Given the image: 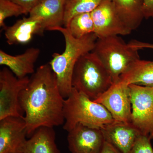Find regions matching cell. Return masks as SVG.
Masks as SVG:
<instances>
[{"instance_id": "1", "label": "cell", "mask_w": 153, "mask_h": 153, "mask_svg": "<svg viewBox=\"0 0 153 153\" xmlns=\"http://www.w3.org/2000/svg\"><path fill=\"white\" fill-rule=\"evenodd\" d=\"M64 100L49 63L38 67L19 96L27 137H30L41 127L63 125Z\"/></svg>"}, {"instance_id": "2", "label": "cell", "mask_w": 153, "mask_h": 153, "mask_svg": "<svg viewBox=\"0 0 153 153\" xmlns=\"http://www.w3.org/2000/svg\"><path fill=\"white\" fill-rule=\"evenodd\" d=\"M52 31H59L65 39L64 52L61 54L54 53L49 63L56 76L60 93L65 99L73 88L72 74L76 62L82 55L93 50L97 38L93 33L77 39L71 36L64 27L55 28Z\"/></svg>"}, {"instance_id": "3", "label": "cell", "mask_w": 153, "mask_h": 153, "mask_svg": "<svg viewBox=\"0 0 153 153\" xmlns=\"http://www.w3.org/2000/svg\"><path fill=\"white\" fill-rule=\"evenodd\" d=\"M63 128L67 132L78 124L102 128L114 121L109 111L102 105L72 88L64 99Z\"/></svg>"}, {"instance_id": "4", "label": "cell", "mask_w": 153, "mask_h": 153, "mask_svg": "<svg viewBox=\"0 0 153 153\" xmlns=\"http://www.w3.org/2000/svg\"><path fill=\"white\" fill-rule=\"evenodd\" d=\"M113 83L110 74L92 52L82 55L74 66L72 87L93 101Z\"/></svg>"}, {"instance_id": "5", "label": "cell", "mask_w": 153, "mask_h": 153, "mask_svg": "<svg viewBox=\"0 0 153 153\" xmlns=\"http://www.w3.org/2000/svg\"><path fill=\"white\" fill-rule=\"evenodd\" d=\"M139 50L126 44L119 36L97 38L93 52L112 77L119 80L140 60Z\"/></svg>"}, {"instance_id": "6", "label": "cell", "mask_w": 153, "mask_h": 153, "mask_svg": "<svg viewBox=\"0 0 153 153\" xmlns=\"http://www.w3.org/2000/svg\"><path fill=\"white\" fill-rule=\"evenodd\" d=\"M131 123L143 135L153 140V87L130 84Z\"/></svg>"}, {"instance_id": "7", "label": "cell", "mask_w": 153, "mask_h": 153, "mask_svg": "<svg viewBox=\"0 0 153 153\" xmlns=\"http://www.w3.org/2000/svg\"><path fill=\"white\" fill-rule=\"evenodd\" d=\"M28 76L18 78L7 67L0 71V120L8 117H24L19 96L30 80Z\"/></svg>"}, {"instance_id": "8", "label": "cell", "mask_w": 153, "mask_h": 153, "mask_svg": "<svg viewBox=\"0 0 153 153\" xmlns=\"http://www.w3.org/2000/svg\"><path fill=\"white\" fill-rule=\"evenodd\" d=\"M95 102L101 104L112 116L115 121L130 123L131 104L128 84L119 80L102 94Z\"/></svg>"}, {"instance_id": "9", "label": "cell", "mask_w": 153, "mask_h": 153, "mask_svg": "<svg viewBox=\"0 0 153 153\" xmlns=\"http://www.w3.org/2000/svg\"><path fill=\"white\" fill-rule=\"evenodd\" d=\"M91 14L97 38L127 36L132 32L119 15L111 0H103Z\"/></svg>"}, {"instance_id": "10", "label": "cell", "mask_w": 153, "mask_h": 153, "mask_svg": "<svg viewBox=\"0 0 153 153\" xmlns=\"http://www.w3.org/2000/svg\"><path fill=\"white\" fill-rule=\"evenodd\" d=\"M27 137L24 117H8L0 120V153H25Z\"/></svg>"}, {"instance_id": "11", "label": "cell", "mask_w": 153, "mask_h": 153, "mask_svg": "<svg viewBox=\"0 0 153 153\" xmlns=\"http://www.w3.org/2000/svg\"><path fill=\"white\" fill-rule=\"evenodd\" d=\"M71 153H100L105 143L101 128L78 124L68 132Z\"/></svg>"}, {"instance_id": "12", "label": "cell", "mask_w": 153, "mask_h": 153, "mask_svg": "<svg viewBox=\"0 0 153 153\" xmlns=\"http://www.w3.org/2000/svg\"><path fill=\"white\" fill-rule=\"evenodd\" d=\"M105 141L121 153H130L140 133L131 123L114 121L101 128Z\"/></svg>"}, {"instance_id": "13", "label": "cell", "mask_w": 153, "mask_h": 153, "mask_svg": "<svg viewBox=\"0 0 153 153\" xmlns=\"http://www.w3.org/2000/svg\"><path fill=\"white\" fill-rule=\"evenodd\" d=\"M4 30L7 42L10 45L27 44L34 36H42L46 30L41 19L30 16L19 19Z\"/></svg>"}, {"instance_id": "14", "label": "cell", "mask_w": 153, "mask_h": 153, "mask_svg": "<svg viewBox=\"0 0 153 153\" xmlns=\"http://www.w3.org/2000/svg\"><path fill=\"white\" fill-rule=\"evenodd\" d=\"M40 49L31 47L16 56L0 50V65L8 68L18 78H23L35 72V64L40 55Z\"/></svg>"}, {"instance_id": "15", "label": "cell", "mask_w": 153, "mask_h": 153, "mask_svg": "<svg viewBox=\"0 0 153 153\" xmlns=\"http://www.w3.org/2000/svg\"><path fill=\"white\" fill-rule=\"evenodd\" d=\"M66 0H44L32 9L29 16L41 20L46 30L52 31L63 25Z\"/></svg>"}, {"instance_id": "16", "label": "cell", "mask_w": 153, "mask_h": 153, "mask_svg": "<svg viewBox=\"0 0 153 153\" xmlns=\"http://www.w3.org/2000/svg\"><path fill=\"white\" fill-rule=\"evenodd\" d=\"M54 128L41 127L27 140L25 153H62L55 142Z\"/></svg>"}, {"instance_id": "17", "label": "cell", "mask_w": 153, "mask_h": 153, "mask_svg": "<svg viewBox=\"0 0 153 153\" xmlns=\"http://www.w3.org/2000/svg\"><path fill=\"white\" fill-rule=\"evenodd\" d=\"M119 15L132 31L137 29L144 19L141 0H111Z\"/></svg>"}, {"instance_id": "18", "label": "cell", "mask_w": 153, "mask_h": 153, "mask_svg": "<svg viewBox=\"0 0 153 153\" xmlns=\"http://www.w3.org/2000/svg\"><path fill=\"white\" fill-rule=\"evenodd\" d=\"M119 80L128 85L153 87V60L140 59L126 73L120 76Z\"/></svg>"}, {"instance_id": "19", "label": "cell", "mask_w": 153, "mask_h": 153, "mask_svg": "<svg viewBox=\"0 0 153 153\" xmlns=\"http://www.w3.org/2000/svg\"><path fill=\"white\" fill-rule=\"evenodd\" d=\"M103 0H66L63 25L66 28L73 17L79 14L91 13Z\"/></svg>"}, {"instance_id": "20", "label": "cell", "mask_w": 153, "mask_h": 153, "mask_svg": "<svg viewBox=\"0 0 153 153\" xmlns=\"http://www.w3.org/2000/svg\"><path fill=\"white\" fill-rule=\"evenodd\" d=\"M66 28L71 36L77 39L94 34L95 28L91 13L79 14L73 17Z\"/></svg>"}, {"instance_id": "21", "label": "cell", "mask_w": 153, "mask_h": 153, "mask_svg": "<svg viewBox=\"0 0 153 153\" xmlns=\"http://www.w3.org/2000/svg\"><path fill=\"white\" fill-rule=\"evenodd\" d=\"M27 11L11 0H0V27L4 29V21L9 17L27 14Z\"/></svg>"}, {"instance_id": "22", "label": "cell", "mask_w": 153, "mask_h": 153, "mask_svg": "<svg viewBox=\"0 0 153 153\" xmlns=\"http://www.w3.org/2000/svg\"><path fill=\"white\" fill-rule=\"evenodd\" d=\"M149 137L140 134L130 153H153V149Z\"/></svg>"}, {"instance_id": "23", "label": "cell", "mask_w": 153, "mask_h": 153, "mask_svg": "<svg viewBox=\"0 0 153 153\" xmlns=\"http://www.w3.org/2000/svg\"><path fill=\"white\" fill-rule=\"evenodd\" d=\"M25 9L29 13L30 11L44 0H11Z\"/></svg>"}, {"instance_id": "24", "label": "cell", "mask_w": 153, "mask_h": 153, "mask_svg": "<svg viewBox=\"0 0 153 153\" xmlns=\"http://www.w3.org/2000/svg\"><path fill=\"white\" fill-rule=\"evenodd\" d=\"M144 18H153V0H141Z\"/></svg>"}, {"instance_id": "25", "label": "cell", "mask_w": 153, "mask_h": 153, "mask_svg": "<svg viewBox=\"0 0 153 153\" xmlns=\"http://www.w3.org/2000/svg\"><path fill=\"white\" fill-rule=\"evenodd\" d=\"M128 43L132 47L138 50L144 49H149L153 50V44L141 42L137 40H133Z\"/></svg>"}, {"instance_id": "26", "label": "cell", "mask_w": 153, "mask_h": 153, "mask_svg": "<svg viewBox=\"0 0 153 153\" xmlns=\"http://www.w3.org/2000/svg\"><path fill=\"white\" fill-rule=\"evenodd\" d=\"M100 153H121L108 143L105 142Z\"/></svg>"}]
</instances>
